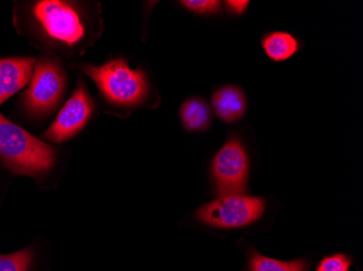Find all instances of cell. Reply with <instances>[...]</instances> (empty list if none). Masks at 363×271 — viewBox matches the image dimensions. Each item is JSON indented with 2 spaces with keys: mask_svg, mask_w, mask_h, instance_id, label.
I'll return each mask as SVG.
<instances>
[{
  "mask_svg": "<svg viewBox=\"0 0 363 271\" xmlns=\"http://www.w3.org/2000/svg\"><path fill=\"white\" fill-rule=\"evenodd\" d=\"M0 160L16 174L34 176L52 168L55 150L0 114Z\"/></svg>",
  "mask_w": 363,
  "mask_h": 271,
  "instance_id": "obj_1",
  "label": "cell"
},
{
  "mask_svg": "<svg viewBox=\"0 0 363 271\" xmlns=\"http://www.w3.org/2000/svg\"><path fill=\"white\" fill-rule=\"evenodd\" d=\"M110 103L119 105H140L148 93V81L143 71L132 70L123 59L101 67H83Z\"/></svg>",
  "mask_w": 363,
  "mask_h": 271,
  "instance_id": "obj_2",
  "label": "cell"
},
{
  "mask_svg": "<svg viewBox=\"0 0 363 271\" xmlns=\"http://www.w3.org/2000/svg\"><path fill=\"white\" fill-rule=\"evenodd\" d=\"M266 209L261 197L244 195H223L198 209L201 223L217 228H240L255 223Z\"/></svg>",
  "mask_w": 363,
  "mask_h": 271,
  "instance_id": "obj_3",
  "label": "cell"
},
{
  "mask_svg": "<svg viewBox=\"0 0 363 271\" xmlns=\"http://www.w3.org/2000/svg\"><path fill=\"white\" fill-rule=\"evenodd\" d=\"M248 168V156L240 140H228L212 162V174L220 197L244 195Z\"/></svg>",
  "mask_w": 363,
  "mask_h": 271,
  "instance_id": "obj_4",
  "label": "cell"
},
{
  "mask_svg": "<svg viewBox=\"0 0 363 271\" xmlns=\"http://www.w3.org/2000/svg\"><path fill=\"white\" fill-rule=\"evenodd\" d=\"M34 14L47 34L55 40L75 45L84 36V25L79 13L65 1H40L34 7Z\"/></svg>",
  "mask_w": 363,
  "mask_h": 271,
  "instance_id": "obj_5",
  "label": "cell"
},
{
  "mask_svg": "<svg viewBox=\"0 0 363 271\" xmlns=\"http://www.w3.org/2000/svg\"><path fill=\"white\" fill-rule=\"evenodd\" d=\"M65 87V77L59 65L42 60L36 64L30 88L24 95V103L33 113H44L58 103Z\"/></svg>",
  "mask_w": 363,
  "mask_h": 271,
  "instance_id": "obj_6",
  "label": "cell"
},
{
  "mask_svg": "<svg viewBox=\"0 0 363 271\" xmlns=\"http://www.w3.org/2000/svg\"><path fill=\"white\" fill-rule=\"evenodd\" d=\"M93 113V103L83 85H79L72 97L60 110L52 125L47 130V139L63 142L77 134L89 122Z\"/></svg>",
  "mask_w": 363,
  "mask_h": 271,
  "instance_id": "obj_7",
  "label": "cell"
},
{
  "mask_svg": "<svg viewBox=\"0 0 363 271\" xmlns=\"http://www.w3.org/2000/svg\"><path fill=\"white\" fill-rule=\"evenodd\" d=\"M34 63L35 60L33 58L0 60V105L30 81Z\"/></svg>",
  "mask_w": 363,
  "mask_h": 271,
  "instance_id": "obj_8",
  "label": "cell"
},
{
  "mask_svg": "<svg viewBox=\"0 0 363 271\" xmlns=\"http://www.w3.org/2000/svg\"><path fill=\"white\" fill-rule=\"evenodd\" d=\"M212 105L221 120L233 123L238 121L246 111V97L238 87L226 86L213 93Z\"/></svg>",
  "mask_w": 363,
  "mask_h": 271,
  "instance_id": "obj_9",
  "label": "cell"
},
{
  "mask_svg": "<svg viewBox=\"0 0 363 271\" xmlns=\"http://www.w3.org/2000/svg\"><path fill=\"white\" fill-rule=\"evenodd\" d=\"M267 56L277 62L291 58L299 50L298 40L289 33L274 32L262 40Z\"/></svg>",
  "mask_w": 363,
  "mask_h": 271,
  "instance_id": "obj_10",
  "label": "cell"
},
{
  "mask_svg": "<svg viewBox=\"0 0 363 271\" xmlns=\"http://www.w3.org/2000/svg\"><path fill=\"white\" fill-rule=\"evenodd\" d=\"M181 118L187 129L203 130L210 124L211 112L203 100L194 98L182 105Z\"/></svg>",
  "mask_w": 363,
  "mask_h": 271,
  "instance_id": "obj_11",
  "label": "cell"
},
{
  "mask_svg": "<svg viewBox=\"0 0 363 271\" xmlns=\"http://www.w3.org/2000/svg\"><path fill=\"white\" fill-rule=\"evenodd\" d=\"M250 271H306L307 263L303 260L281 262L261 255L252 250L250 260Z\"/></svg>",
  "mask_w": 363,
  "mask_h": 271,
  "instance_id": "obj_12",
  "label": "cell"
},
{
  "mask_svg": "<svg viewBox=\"0 0 363 271\" xmlns=\"http://www.w3.org/2000/svg\"><path fill=\"white\" fill-rule=\"evenodd\" d=\"M32 258L30 250H20L10 255H0V271H28Z\"/></svg>",
  "mask_w": 363,
  "mask_h": 271,
  "instance_id": "obj_13",
  "label": "cell"
},
{
  "mask_svg": "<svg viewBox=\"0 0 363 271\" xmlns=\"http://www.w3.org/2000/svg\"><path fill=\"white\" fill-rule=\"evenodd\" d=\"M181 4L195 13L217 14L221 12V3L217 0H184Z\"/></svg>",
  "mask_w": 363,
  "mask_h": 271,
  "instance_id": "obj_14",
  "label": "cell"
},
{
  "mask_svg": "<svg viewBox=\"0 0 363 271\" xmlns=\"http://www.w3.org/2000/svg\"><path fill=\"white\" fill-rule=\"evenodd\" d=\"M352 260L344 254H335L321 260L317 271H350Z\"/></svg>",
  "mask_w": 363,
  "mask_h": 271,
  "instance_id": "obj_15",
  "label": "cell"
},
{
  "mask_svg": "<svg viewBox=\"0 0 363 271\" xmlns=\"http://www.w3.org/2000/svg\"><path fill=\"white\" fill-rule=\"evenodd\" d=\"M250 1H244V0H228L226 1L225 5L228 7V11L234 14H242L246 11Z\"/></svg>",
  "mask_w": 363,
  "mask_h": 271,
  "instance_id": "obj_16",
  "label": "cell"
}]
</instances>
